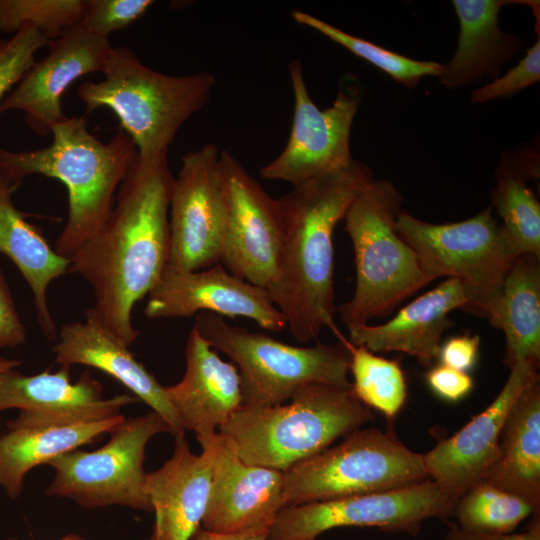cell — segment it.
Masks as SVG:
<instances>
[{
	"label": "cell",
	"mask_w": 540,
	"mask_h": 540,
	"mask_svg": "<svg viewBox=\"0 0 540 540\" xmlns=\"http://www.w3.org/2000/svg\"><path fill=\"white\" fill-rule=\"evenodd\" d=\"M167 154H137L107 222L70 259L69 273L83 277L93 290L95 304L88 311L127 346L139 335L132 322L134 306L168 262L175 177Z\"/></svg>",
	"instance_id": "cell-1"
},
{
	"label": "cell",
	"mask_w": 540,
	"mask_h": 540,
	"mask_svg": "<svg viewBox=\"0 0 540 540\" xmlns=\"http://www.w3.org/2000/svg\"><path fill=\"white\" fill-rule=\"evenodd\" d=\"M372 178L369 167L353 159L278 199L283 244L278 273L266 290L299 342L316 340L323 328L344 338L334 322L333 232Z\"/></svg>",
	"instance_id": "cell-2"
},
{
	"label": "cell",
	"mask_w": 540,
	"mask_h": 540,
	"mask_svg": "<svg viewBox=\"0 0 540 540\" xmlns=\"http://www.w3.org/2000/svg\"><path fill=\"white\" fill-rule=\"evenodd\" d=\"M51 133L52 143L46 147L0 149V176L20 185L25 178L41 174L65 185L68 216L54 249L70 261L107 222L118 188L138 151L122 129L102 142L88 130L84 116H65Z\"/></svg>",
	"instance_id": "cell-3"
},
{
	"label": "cell",
	"mask_w": 540,
	"mask_h": 540,
	"mask_svg": "<svg viewBox=\"0 0 540 540\" xmlns=\"http://www.w3.org/2000/svg\"><path fill=\"white\" fill-rule=\"evenodd\" d=\"M289 401L242 406L218 430L233 442L243 462L284 473L374 418L352 386L309 383Z\"/></svg>",
	"instance_id": "cell-4"
},
{
	"label": "cell",
	"mask_w": 540,
	"mask_h": 540,
	"mask_svg": "<svg viewBox=\"0 0 540 540\" xmlns=\"http://www.w3.org/2000/svg\"><path fill=\"white\" fill-rule=\"evenodd\" d=\"M102 74V80L79 86V99L87 113L111 110L144 157L168 153L179 129L204 107L216 84L207 71L177 76L155 71L127 47H113Z\"/></svg>",
	"instance_id": "cell-5"
},
{
	"label": "cell",
	"mask_w": 540,
	"mask_h": 540,
	"mask_svg": "<svg viewBox=\"0 0 540 540\" xmlns=\"http://www.w3.org/2000/svg\"><path fill=\"white\" fill-rule=\"evenodd\" d=\"M401 203L402 195L392 182L372 178L343 219L356 268L354 294L336 308L347 329L386 317L432 281L396 230Z\"/></svg>",
	"instance_id": "cell-6"
},
{
	"label": "cell",
	"mask_w": 540,
	"mask_h": 540,
	"mask_svg": "<svg viewBox=\"0 0 540 540\" xmlns=\"http://www.w3.org/2000/svg\"><path fill=\"white\" fill-rule=\"evenodd\" d=\"M194 327L213 349L221 351L237 367L242 406L283 404L299 387L309 383L352 386L346 338L337 344L296 346L231 325L208 312L195 316Z\"/></svg>",
	"instance_id": "cell-7"
},
{
	"label": "cell",
	"mask_w": 540,
	"mask_h": 540,
	"mask_svg": "<svg viewBox=\"0 0 540 540\" xmlns=\"http://www.w3.org/2000/svg\"><path fill=\"white\" fill-rule=\"evenodd\" d=\"M284 474L283 508L402 488L429 479L422 454L392 427L359 428Z\"/></svg>",
	"instance_id": "cell-8"
},
{
	"label": "cell",
	"mask_w": 540,
	"mask_h": 540,
	"mask_svg": "<svg viewBox=\"0 0 540 540\" xmlns=\"http://www.w3.org/2000/svg\"><path fill=\"white\" fill-rule=\"evenodd\" d=\"M396 230L432 281L445 276L466 283L476 294L471 313L489 319L503 280L518 256L494 218L492 206L447 224L428 223L400 210Z\"/></svg>",
	"instance_id": "cell-9"
},
{
	"label": "cell",
	"mask_w": 540,
	"mask_h": 540,
	"mask_svg": "<svg viewBox=\"0 0 540 540\" xmlns=\"http://www.w3.org/2000/svg\"><path fill=\"white\" fill-rule=\"evenodd\" d=\"M171 433L156 412L124 419L94 451L73 450L48 465L54 477L46 494L68 498L86 509L120 505L152 512L146 493L145 449L160 433Z\"/></svg>",
	"instance_id": "cell-10"
},
{
	"label": "cell",
	"mask_w": 540,
	"mask_h": 540,
	"mask_svg": "<svg viewBox=\"0 0 540 540\" xmlns=\"http://www.w3.org/2000/svg\"><path fill=\"white\" fill-rule=\"evenodd\" d=\"M454 503L430 478L402 488L282 508L269 540H312L340 527H376L417 536L424 521L452 516Z\"/></svg>",
	"instance_id": "cell-11"
},
{
	"label": "cell",
	"mask_w": 540,
	"mask_h": 540,
	"mask_svg": "<svg viewBox=\"0 0 540 540\" xmlns=\"http://www.w3.org/2000/svg\"><path fill=\"white\" fill-rule=\"evenodd\" d=\"M219 176L225 205L220 263L236 277L267 289L278 273L283 244L278 199L226 150L219 154Z\"/></svg>",
	"instance_id": "cell-12"
},
{
	"label": "cell",
	"mask_w": 540,
	"mask_h": 540,
	"mask_svg": "<svg viewBox=\"0 0 540 540\" xmlns=\"http://www.w3.org/2000/svg\"><path fill=\"white\" fill-rule=\"evenodd\" d=\"M288 70L294 97L290 136L282 152L260 169V175L295 186L353 160L350 134L361 96L358 87L343 86L334 103L321 110L308 93L301 61L292 60Z\"/></svg>",
	"instance_id": "cell-13"
},
{
	"label": "cell",
	"mask_w": 540,
	"mask_h": 540,
	"mask_svg": "<svg viewBox=\"0 0 540 540\" xmlns=\"http://www.w3.org/2000/svg\"><path fill=\"white\" fill-rule=\"evenodd\" d=\"M219 154L216 144L207 143L182 157L169 206L171 268L195 271L220 263L225 205Z\"/></svg>",
	"instance_id": "cell-14"
},
{
	"label": "cell",
	"mask_w": 540,
	"mask_h": 540,
	"mask_svg": "<svg viewBox=\"0 0 540 540\" xmlns=\"http://www.w3.org/2000/svg\"><path fill=\"white\" fill-rule=\"evenodd\" d=\"M196 438L212 463L201 528L218 534L269 532L283 508V472L243 462L233 442L220 432Z\"/></svg>",
	"instance_id": "cell-15"
},
{
	"label": "cell",
	"mask_w": 540,
	"mask_h": 540,
	"mask_svg": "<svg viewBox=\"0 0 540 540\" xmlns=\"http://www.w3.org/2000/svg\"><path fill=\"white\" fill-rule=\"evenodd\" d=\"M128 394L103 397L102 385L84 371L72 382L70 366L25 375L15 369L0 374V412L18 409L8 429L73 426L120 415L123 406L136 402Z\"/></svg>",
	"instance_id": "cell-16"
},
{
	"label": "cell",
	"mask_w": 540,
	"mask_h": 540,
	"mask_svg": "<svg viewBox=\"0 0 540 540\" xmlns=\"http://www.w3.org/2000/svg\"><path fill=\"white\" fill-rule=\"evenodd\" d=\"M201 312L248 318L271 332L287 328L266 289L236 277L220 263L195 271L166 265L148 293L146 317L191 318Z\"/></svg>",
	"instance_id": "cell-17"
},
{
	"label": "cell",
	"mask_w": 540,
	"mask_h": 540,
	"mask_svg": "<svg viewBox=\"0 0 540 540\" xmlns=\"http://www.w3.org/2000/svg\"><path fill=\"white\" fill-rule=\"evenodd\" d=\"M47 54L35 61L19 83L0 103V114L24 113L27 126L45 136L65 118L61 100L80 77L103 73L113 46L108 38L87 31L81 24L49 40Z\"/></svg>",
	"instance_id": "cell-18"
},
{
	"label": "cell",
	"mask_w": 540,
	"mask_h": 540,
	"mask_svg": "<svg viewBox=\"0 0 540 540\" xmlns=\"http://www.w3.org/2000/svg\"><path fill=\"white\" fill-rule=\"evenodd\" d=\"M539 361L522 360L510 368L494 400L452 436L422 454L428 476L454 503L481 482L498 458L499 438L509 411L538 374Z\"/></svg>",
	"instance_id": "cell-19"
},
{
	"label": "cell",
	"mask_w": 540,
	"mask_h": 540,
	"mask_svg": "<svg viewBox=\"0 0 540 540\" xmlns=\"http://www.w3.org/2000/svg\"><path fill=\"white\" fill-rule=\"evenodd\" d=\"M475 302L476 294L470 286L447 278L384 324L348 328V341L374 353H405L430 367L438 357L444 332L452 325L449 314L455 309L471 312Z\"/></svg>",
	"instance_id": "cell-20"
},
{
	"label": "cell",
	"mask_w": 540,
	"mask_h": 540,
	"mask_svg": "<svg viewBox=\"0 0 540 540\" xmlns=\"http://www.w3.org/2000/svg\"><path fill=\"white\" fill-rule=\"evenodd\" d=\"M53 346L61 365H85L112 376L151 407L168 424L174 436L185 434L165 386L136 359L124 342L107 330L88 310L85 321L60 327Z\"/></svg>",
	"instance_id": "cell-21"
},
{
	"label": "cell",
	"mask_w": 540,
	"mask_h": 540,
	"mask_svg": "<svg viewBox=\"0 0 540 540\" xmlns=\"http://www.w3.org/2000/svg\"><path fill=\"white\" fill-rule=\"evenodd\" d=\"M182 379L165 386L168 399L186 430L197 436L216 432L242 407L241 378L232 362L220 358L193 326L185 349Z\"/></svg>",
	"instance_id": "cell-22"
},
{
	"label": "cell",
	"mask_w": 540,
	"mask_h": 540,
	"mask_svg": "<svg viewBox=\"0 0 540 540\" xmlns=\"http://www.w3.org/2000/svg\"><path fill=\"white\" fill-rule=\"evenodd\" d=\"M212 474L209 452L194 454L184 434L175 436L173 455L146 474V493L155 520L148 540H191L201 528Z\"/></svg>",
	"instance_id": "cell-23"
},
{
	"label": "cell",
	"mask_w": 540,
	"mask_h": 540,
	"mask_svg": "<svg viewBox=\"0 0 540 540\" xmlns=\"http://www.w3.org/2000/svg\"><path fill=\"white\" fill-rule=\"evenodd\" d=\"M460 23L454 56L439 77L440 83L454 89L485 76H498L501 67L521 47L520 40L502 32L498 16L502 7L513 3L533 6L536 1L453 0Z\"/></svg>",
	"instance_id": "cell-24"
},
{
	"label": "cell",
	"mask_w": 540,
	"mask_h": 540,
	"mask_svg": "<svg viewBox=\"0 0 540 540\" xmlns=\"http://www.w3.org/2000/svg\"><path fill=\"white\" fill-rule=\"evenodd\" d=\"M499 454L484 481L517 495L540 517V378L537 374L509 411Z\"/></svg>",
	"instance_id": "cell-25"
},
{
	"label": "cell",
	"mask_w": 540,
	"mask_h": 540,
	"mask_svg": "<svg viewBox=\"0 0 540 540\" xmlns=\"http://www.w3.org/2000/svg\"><path fill=\"white\" fill-rule=\"evenodd\" d=\"M19 184L0 176V253L18 268L33 295L36 320L44 336L56 340L57 332L47 303L52 281L69 273L70 261L53 249L41 230L29 223L13 203Z\"/></svg>",
	"instance_id": "cell-26"
},
{
	"label": "cell",
	"mask_w": 540,
	"mask_h": 540,
	"mask_svg": "<svg viewBox=\"0 0 540 540\" xmlns=\"http://www.w3.org/2000/svg\"><path fill=\"white\" fill-rule=\"evenodd\" d=\"M488 321L504 332L506 367L527 359L540 362V258H515Z\"/></svg>",
	"instance_id": "cell-27"
},
{
	"label": "cell",
	"mask_w": 540,
	"mask_h": 540,
	"mask_svg": "<svg viewBox=\"0 0 540 540\" xmlns=\"http://www.w3.org/2000/svg\"><path fill=\"white\" fill-rule=\"evenodd\" d=\"M125 419L121 414L102 421L38 429H8L0 435V486L11 498L23 489L34 467L96 441Z\"/></svg>",
	"instance_id": "cell-28"
},
{
	"label": "cell",
	"mask_w": 540,
	"mask_h": 540,
	"mask_svg": "<svg viewBox=\"0 0 540 540\" xmlns=\"http://www.w3.org/2000/svg\"><path fill=\"white\" fill-rule=\"evenodd\" d=\"M493 206L502 219L517 255L540 258V203L525 182V176L513 165L502 164L495 174Z\"/></svg>",
	"instance_id": "cell-29"
},
{
	"label": "cell",
	"mask_w": 540,
	"mask_h": 540,
	"mask_svg": "<svg viewBox=\"0 0 540 540\" xmlns=\"http://www.w3.org/2000/svg\"><path fill=\"white\" fill-rule=\"evenodd\" d=\"M350 353L352 390L368 408H374L393 419L407 400V383L398 360L378 356L363 346L347 340Z\"/></svg>",
	"instance_id": "cell-30"
},
{
	"label": "cell",
	"mask_w": 540,
	"mask_h": 540,
	"mask_svg": "<svg viewBox=\"0 0 540 540\" xmlns=\"http://www.w3.org/2000/svg\"><path fill=\"white\" fill-rule=\"evenodd\" d=\"M452 516L466 529L488 533H510L527 517L540 518L527 501L484 480L456 501Z\"/></svg>",
	"instance_id": "cell-31"
},
{
	"label": "cell",
	"mask_w": 540,
	"mask_h": 540,
	"mask_svg": "<svg viewBox=\"0 0 540 540\" xmlns=\"http://www.w3.org/2000/svg\"><path fill=\"white\" fill-rule=\"evenodd\" d=\"M293 19L312 28L354 55L371 63L407 88H413L424 76L440 77L444 65L434 61H418L385 49L368 40L351 35L309 13L294 10Z\"/></svg>",
	"instance_id": "cell-32"
},
{
	"label": "cell",
	"mask_w": 540,
	"mask_h": 540,
	"mask_svg": "<svg viewBox=\"0 0 540 540\" xmlns=\"http://www.w3.org/2000/svg\"><path fill=\"white\" fill-rule=\"evenodd\" d=\"M84 0H0V32L31 25L48 41L81 24Z\"/></svg>",
	"instance_id": "cell-33"
},
{
	"label": "cell",
	"mask_w": 540,
	"mask_h": 540,
	"mask_svg": "<svg viewBox=\"0 0 540 540\" xmlns=\"http://www.w3.org/2000/svg\"><path fill=\"white\" fill-rule=\"evenodd\" d=\"M47 43L31 25H24L10 38L0 40V103L36 61L37 51Z\"/></svg>",
	"instance_id": "cell-34"
},
{
	"label": "cell",
	"mask_w": 540,
	"mask_h": 540,
	"mask_svg": "<svg viewBox=\"0 0 540 540\" xmlns=\"http://www.w3.org/2000/svg\"><path fill=\"white\" fill-rule=\"evenodd\" d=\"M152 0H84L81 25L92 34L108 38L141 18Z\"/></svg>",
	"instance_id": "cell-35"
},
{
	"label": "cell",
	"mask_w": 540,
	"mask_h": 540,
	"mask_svg": "<svg viewBox=\"0 0 540 540\" xmlns=\"http://www.w3.org/2000/svg\"><path fill=\"white\" fill-rule=\"evenodd\" d=\"M540 35L527 50L525 56L501 77L476 88L471 93L474 104L492 101L497 98H510L521 90L540 80Z\"/></svg>",
	"instance_id": "cell-36"
},
{
	"label": "cell",
	"mask_w": 540,
	"mask_h": 540,
	"mask_svg": "<svg viewBox=\"0 0 540 540\" xmlns=\"http://www.w3.org/2000/svg\"><path fill=\"white\" fill-rule=\"evenodd\" d=\"M425 379L433 393L449 402H457L463 399L471 392L474 386V381L467 372L440 363L429 369Z\"/></svg>",
	"instance_id": "cell-37"
},
{
	"label": "cell",
	"mask_w": 540,
	"mask_h": 540,
	"mask_svg": "<svg viewBox=\"0 0 540 540\" xmlns=\"http://www.w3.org/2000/svg\"><path fill=\"white\" fill-rule=\"evenodd\" d=\"M26 340L25 326L0 268V349L15 348Z\"/></svg>",
	"instance_id": "cell-38"
},
{
	"label": "cell",
	"mask_w": 540,
	"mask_h": 540,
	"mask_svg": "<svg viewBox=\"0 0 540 540\" xmlns=\"http://www.w3.org/2000/svg\"><path fill=\"white\" fill-rule=\"evenodd\" d=\"M480 342L479 335L453 336L441 344L437 359L442 365L467 372L476 364Z\"/></svg>",
	"instance_id": "cell-39"
},
{
	"label": "cell",
	"mask_w": 540,
	"mask_h": 540,
	"mask_svg": "<svg viewBox=\"0 0 540 540\" xmlns=\"http://www.w3.org/2000/svg\"><path fill=\"white\" fill-rule=\"evenodd\" d=\"M445 540H540V519L532 518L529 528L521 533H488L466 529L449 521Z\"/></svg>",
	"instance_id": "cell-40"
},
{
	"label": "cell",
	"mask_w": 540,
	"mask_h": 540,
	"mask_svg": "<svg viewBox=\"0 0 540 540\" xmlns=\"http://www.w3.org/2000/svg\"><path fill=\"white\" fill-rule=\"evenodd\" d=\"M191 540H269L268 531L241 534H218L200 528Z\"/></svg>",
	"instance_id": "cell-41"
},
{
	"label": "cell",
	"mask_w": 540,
	"mask_h": 540,
	"mask_svg": "<svg viewBox=\"0 0 540 540\" xmlns=\"http://www.w3.org/2000/svg\"><path fill=\"white\" fill-rule=\"evenodd\" d=\"M21 364L19 360L0 357V374L13 370Z\"/></svg>",
	"instance_id": "cell-42"
},
{
	"label": "cell",
	"mask_w": 540,
	"mask_h": 540,
	"mask_svg": "<svg viewBox=\"0 0 540 540\" xmlns=\"http://www.w3.org/2000/svg\"><path fill=\"white\" fill-rule=\"evenodd\" d=\"M61 540H85L77 535H67L63 537Z\"/></svg>",
	"instance_id": "cell-43"
},
{
	"label": "cell",
	"mask_w": 540,
	"mask_h": 540,
	"mask_svg": "<svg viewBox=\"0 0 540 540\" xmlns=\"http://www.w3.org/2000/svg\"><path fill=\"white\" fill-rule=\"evenodd\" d=\"M9 540H18V539H9Z\"/></svg>",
	"instance_id": "cell-44"
},
{
	"label": "cell",
	"mask_w": 540,
	"mask_h": 540,
	"mask_svg": "<svg viewBox=\"0 0 540 540\" xmlns=\"http://www.w3.org/2000/svg\"><path fill=\"white\" fill-rule=\"evenodd\" d=\"M312 540H319V539L316 538V539H312Z\"/></svg>",
	"instance_id": "cell-45"
}]
</instances>
